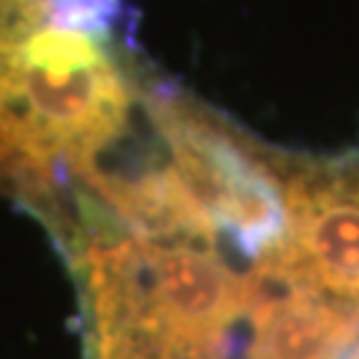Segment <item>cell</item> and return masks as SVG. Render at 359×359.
I'll return each instance as SVG.
<instances>
[{
	"label": "cell",
	"instance_id": "obj_2",
	"mask_svg": "<svg viewBox=\"0 0 359 359\" xmlns=\"http://www.w3.org/2000/svg\"><path fill=\"white\" fill-rule=\"evenodd\" d=\"M283 234L264 269L359 314V149L280 152Z\"/></svg>",
	"mask_w": 359,
	"mask_h": 359
},
{
	"label": "cell",
	"instance_id": "obj_4",
	"mask_svg": "<svg viewBox=\"0 0 359 359\" xmlns=\"http://www.w3.org/2000/svg\"><path fill=\"white\" fill-rule=\"evenodd\" d=\"M51 25L104 38L123 19V0H48Z\"/></svg>",
	"mask_w": 359,
	"mask_h": 359
},
{
	"label": "cell",
	"instance_id": "obj_1",
	"mask_svg": "<svg viewBox=\"0 0 359 359\" xmlns=\"http://www.w3.org/2000/svg\"><path fill=\"white\" fill-rule=\"evenodd\" d=\"M139 96L142 88L102 38L56 25L19 46L0 83V104L16 109L65 160L120 133Z\"/></svg>",
	"mask_w": 359,
	"mask_h": 359
},
{
	"label": "cell",
	"instance_id": "obj_5",
	"mask_svg": "<svg viewBox=\"0 0 359 359\" xmlns=\"http://www.w3.org/2000/svg\"><path fill=\"white\" fill-rule=\"evenodd\" d=\"M346 359H359V346L357 348H354V351H351V354H348V357Z\"/></svg>",
	"mask_w": 359,
	"mask_h": 359
},
{
	"label": "cell",
	"instance_id": "obj_3",
	"mask_svg": "<svg viewBox=\"0 0 359 359\" xmlns=\"http://www.w3.org/2000/svg\"><path fill=\"white\" fill-rule=\"evenodd\" d=\"M248 359H346L359 346V314L253 264Z\"/></svg>",
	"mask_w": 359,
	"mask_h": 359
}]
</instances>
